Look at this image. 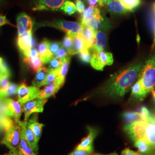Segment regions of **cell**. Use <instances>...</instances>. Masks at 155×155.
Segmentation results:
<instances>
[{"mask_svg":"<svg viewBox=\"0 0 155 155\" xmlns=\"http://www.w3.org/2000/svg\"><path fill=\"white\" fill-rule=\"evenodd\" d=\"M100 1L104 4V6H105L106 4L107 3V2L109 1V0H100Z\"/></svg>","mask_w":155,"mask_h":155,"instance_id":"816d5d0a","label":"cell"},{"mask_svg":"<svg viewBox=\"0 0 155 155\" xmlns=\"http://www.w3.org/2000/svg\"><path fill=\"white\" fill-rule=\"evenodd\" d=\"M138 78L146 97L155 89V53L143 64Z\"/></svg>","mask_w":155,"mask_h":155,"instance_id":"3957f363","label":"cell"},{"mask_svg":"<svg viewBox=\"0 0 155 155\" xmlns=\"http://www.w3.org/2000/svg\"><path fill=\"white\" fill-rule=\"evenodd\" d=\"M93 155H118L117 153H112L110 154H108V155H103V154H100V153H95Z\"/></svg>","mask_w":155,"mask_h":155,"instance_id":"f907efd6","label":"cell"},{"mask_svg":"<svg viewBox=\"0 0 155 155\" xmlns=\"http://www.w3.org/2000/svg\"><path fill=\"white\" fill-rule=\"evenodd\" d=\"M63 60L64 59H58V58H53L49 61V66L48 67V69L49 70V71H52V70L60 68Z\"/></svg>","mask_w":155,"mask_h":155,"instance_id":"74e56055","label":"cell"},{"mask_svg":"<svg viewBox=\"0 0 155 155\" xmlns=\"http://www.w3.org/2000/svg\"><path fill=\"white\" fill-rule=\"evenodd\" d=\"M61 47V44L59 42H58V41L50 42L49 50L53 55L58 50H59Z\"/></svg>","mask_w":155,"mask_h":155,"instance_id":"60d3db41","label":"cell"},{"mask_svg":"<svg viewBox=\"0 0 155 155\" xmlns=\"http://www.w3.org/2000/svg\"><path fill=\"white\" fill-rule=\"evenodd\" d=\"M154 36H153V43H152V47H151V50L153 51L155 49V22H154Z\"/></svg>","mask_w":155,"mask_h":155,"instance_id":"c3c4849f","label":"cell"},{"mask_svg":"<svg viewBox=\"0 0 155 155\" xmlns=\"http://www.w3.org/2000/svg\"><path fill=\"white\" fill-rule=\"evenodd\" d=\"M124 130L133 141L144 140L155 148V113L147 121L139 120L126 124Z\"/></svg>","mask_w":155,"mask_h":155,"instance_id":"7a4b0ae2","label":"cell"},{"mask_svg":"<svg viewBox=\"0 0 155 155\" xmlns=\"http://www.w3.org/2000/svg\"><path fill=\"white\" fill-rule=\"evenodd\" d=\"M79 54V58L80 61L84 63H89L91 61L92 55L90 52V50L85 48L82 50Z\"/></svg>","mask_w":155,"mask_h":155,"instance_id":"e575fe53","label":"cell"},{"mask_svg":"<svg viewBox=\"0 0 155 155\" xmlns=\"http://www.w3.org/2000/svg\"><path fill=\"white\" fill-rule=\"evenodd\" d=\"M49 70L45 67H42L39 70H38L35 75V77L32 82L33 86L38 87H40L42 86V84L45 81V79L47 74L49 72Z\"/></svg>","mask_w":155,"mask_h":155,"instance_id":"cb8c5ba5","label":"cell"},{"mask_svg":"<svg viewBox=\"0 0 155 155\" xmlns=\"http://www.w3.org/2000/svg\"><path fill=\"white\" fill-rule=\"evenodd\" d=\"M75 35L66 33V36L63 39L61 42L62 46L66 48L67 51L71 49L73 45V41H74V36Z\"/></svg>","mask_w":155,"mask_h":155,"instance_id":"d590c367","label":"cell"},{"mask_svg":"<svg viewBox=\"0 0 155 155\" xmlns=\"http://www.w3.org/2000/svg\"><path fill=\"white\" fill-rule=\"evenodd\" d=\"M45 88L42 90H40L36 99L43 100L47 99L50 97L55 95L61 88V87L56 82L50 83L45 86Z\"/></svg>","mask_w":155,"mask_h":155,"instance_id":"d6986e66","label":"cell"},{"mask_svg":"<svg viewBox=\"0 0 155 155\" xmlns=\"http://www.w3.org/2000/svg\"><path fill=\"white\" fill-rule=\"evenodd\" d=\"M90 6L94 7H103L104 4L100 1V0H84Z\"/></svg>","mask_w":155,"mask_h":155,"instance_id":"ee69618b","label":"cell"},{"mask_svg":"<svg viewBox=\"0 0 155 155\" xmlns=\"http://www.w3.org/2000/svg\"><path fill=\"white\" fill-rule=\"evenodd\" d=\"M24 61L28 64L30 69L34 72H36L39 70L43 67V64L40 56L32 59L24 58Z\"/></svg>","mask_w":155,"mask_h":155,"instance_id":"83f0119b","label":"cell"},{"mask_svg":"<svg viewBox=\"0 0 155 155\" xmlns=\"http://www.w3.org/2000/svg\"><path fill=\"white\" fill-rule=\"evenodd\" d=\"M3 155H22L19 149L18 150H10L8 153Z\"/></svg>","mask_w":155,"mask_h":155,"instance_id":"7dc6e473","label":"cell"},{"mask_svg":"<svg viewBox=\"0 0 155 155\" xmlns=\"http://www.w3.org/2000/svg\"><path fill=\"white\" fill-rule=\"evenodd\" d=\"M131 97L136 100L142 101L145 97L143 93L142 86L139 80L131 86Z\"/></svg>","mask_w":155,"mask_h":155,"instance_id":"484cf974","label":"cell"},{"mask_svg":"<svg viewBox=\"0 0 155 155\" xmlns=\"http://www.w3.org/2000/svg\"><path fill=\"white\" fill-rule=\"evenodd\" d=\"M59 70H60V68L50 71L48 74H47V77L45 78V81L43 82L41 86H44L47 84L54 82L56 80L57 78L58 77Z\"/></svg>","mask_w":155,"mask_h":155,"instance_id":"1f68e13d","label":"cell"},{"mask_svg":"<svg viewBox=\"0 0 155 155\" xmlns=\"http://www.w3.org/2000/svg\"><path fill=\"white\" fill-rule=\"evenodd\" d=\"M67 0H34L33 11H61V7Z\"/></svg>","mask_w":155,"mask_h":155,"instance_id":"9c48e42d","label":"cell"},{"mask_svg":"<svg viewBox=\"0 0 155 155\" xmlns=\"http://www.w3.org/2000/svg\"><path fill=\"white\" fill-rule=\"evenodd\" d=\"M93 150H75L68 155H91Z\"/></svg>","mask_w":155,"mask_h":155,"instance_id":"7bdbcfd3","label":"cell"},{"mask_svg":"<svg viewBox=\"0 0 155 155\" xmlns=\"http://www.w3.org/2000/svg\"><path fill=\"white\" fill-rule=\"evenodd\" d=\"M80 23L83 26L87 27L95 31L107 29L110 25L109 20H106L101 13L91 16L81 17Z\"/></svg>","mask_w":155,"mask_h":155,"instance_id":"52a82bcc","label":"cell"},{"mask_svg":"<svg viewBox=\"0 0 155 155\" xmlns=\"http://www.w3.org/2000/svg\"><path fill=\"white\" fill-rule=\"evenodd\" d=\"M149 154L150 155H155V148H153Z\"/></svg>","mask_w":155,"mask_h":155,"instance_id":"db71d44e","label":"cell"},{"mask_svg":"<svg viewBox=\"0 0 155 155\" xmlns=\"http://www.w3.org/2000/svg\"><path fill=\"white\" fill-rule=\"evenodd\" d=\"M138 111H139V113L140 114V116H141V118L142 121H147L149 120L152 114L150 113V110H148V109L147 107H145L144 106H141L140 108V109H139Z\"/></svg>","mask_w":155,"mask_h":155,"instance_id":"f35d334b","label":"cell"},{"mask_svg":"<svg viewBox=\"0 0 155 155\" xmlns=\"http://www.w3.org/2000/svg\"><path fill=\"white\" fill-rule=\"evenodd\" d=\"M18 85L14 83H9L7 89H6L5 91L2 95V99H5L9 97L13 96L17 93Z\"/></svg>","mask_w":155,"mask_h":155,"instance_id":"836d02e7","label":"cell"},{"mask_svg":"<svg viewBox=\"0 0 155 155\" xmlns=\"http://www.w3.org/2000/svg\"><path fill=\"white\" fill-rule=\"evenodd\" d=\"M40 27H51L58 29L66 33L72 35L82 34L83 30V25L80 22L68 21L66 20H56L54 21H45L38 23L36 25Z\"/></svg>","mask_w":155,"mask_h":155,"instance_id":"277c9868","label":"cell"},{"mask_svg":"<svg viewBox=\"0 0 155 155\" xmlns=\"http://www.w3.org/2000/svg\"><path fill=\"white\" fill-rule=\"evenodd\" d=\"M33 25V21L31 17L25 13H20L17 17L18 36L32 32Z\"/></svg>","mask_w":155,"mask_h":155,"instance_id":"7c38bea8","label":"cell"},{"mask_svg":"<svg viewBox=\"0 0 155 155\" xmlns=\"http://www.w3.org/2000/svg\"><path fill=\"white\" fill-rule=\"evenodd\" d=\"M10 25L13 27H15L9 21V20L6 18V17L2 15H0V27L4 25Z\"/></svg>","mask_w":155,"mask_h":155,"instance_id":"bcb514c9","label":"cell"},{"mask_svg":"<svg viewBox=\"0 0 155 155\" xmlns=\"http://www.w3.org/2000/svg\"><path fill=\"white\" fill-rule=\"evenodd\" d=\"M68 54L66 49L64 48L63 47H61L59 48V50H58L53 55V58H58V59H64L68 56Z\"/></svg>","mask_w":155,"mask_h":155,"instance_id":"ab89813d","label":"cell"},{"mask_svg":"<svg viewBox=\"0 0 155 155\" xmlns=\"http://www.w3.org/2000/svg\"><path fill=\"white\" fill-rule=\"evenodd\" d=\"M143 64L142 61L134 62L112 74L102 87V93L111 98L123 97L138 78Z\"/></svg>","mask_w":155,"mask_h":155,"instance_id":"6da1fadb","label":"cell"},{"mask_svg":"<svg viewBox=\"0 0 155 155\" xmlns=\"http://www.w3.org/2000/svg\"><path fill=\"white\" fill-rule=\"evenodd\" d=\"M0 75L11 77V70L5 59L0 57Z\"/></svg>","mask_w":155,"mask_h":155,"instance_id":"d6a6232c","label":"cell"},{"mask_svg":"<svg viewBox=\"0 0 155 155\" xmlns=\"http://www.w3.org/2000/svg\"><path fill=\"white\" fill-rule=\"evenodd\" d=\"M153 11L155 12V2H154L153 4Z\"/></svg>","mask_w":155,"mask_h":155,"instance_id":"11a10c76","label":"cell"},{"mask_svg":"<svg viewBox=\"0 0 155 155\" xmlns=\"http://www.w3.org/2000/svg\"><path fill=\"white\" fill-rule=\"evenodd\" d=\"M151 93H152V97L153 98V100L155 101V90H153L152 91H151Z\"/></svg>","mask_w":155,"mask_h":155,"instance_id":"681fc988","label":"cell"},{"mask_svg":"<svg viewBox=\"0 0 155 155\" xmlns=\"http://www.w3.org/2000/svg\"><path fill=\"white\" fill-rule=\"evenodd\" d=\"M113 62V56L110 52L105 51H94L90 64L94 69L102 71L106 66L111 65Z\"/></svg>","mask_w":155,"mask_h":155,"instance_id":"8992f818","label":"cell"},{"mask_svg":"<svg viewBox=\"0 0 155 155\" xmlns=\"http://www.w3.org/2000/svg\"><path fill=\"white\" fill-rule=\"evenodd\" d=\"M86 48L85 47L84 43L83 41L81 34L75 35L74 36L73 45L71 50L68 51V54L70 55H74L80 52L84 48Z\"/></svg>","mask_w":155,"mask_h":155,"instance_id":"7402d4cb","label":"cell"},{"mask_svg":"<svg viewBox=\"0 0 155 155\" xmlns=\"http://www.w3.org/2000/svg\"><path fill=\"white\" fill-rule=\"evenodd\" d=\"M50 41L47 39H43L38 46V51L39 56L43 61V63L45 64L49 63L52 59L53 55L49 50Z\"/></svg>","mask_w":155,"mask_h":155,"instance_id":"e0dca14e","label":"cell"},{"mask_svg":"<svg viewBox=\"0 0 155 155\" xmlns=\"http://www.w3.org/2000/svg\"><path fill=\"white\" fill-rule=\"evenodd\" d=\"M70 62V56H68L66 58L64 59L59 70L58 77L57 78L55 81L56 82L58 83L61 87L63 86L64 83L65 82L66 77L68 70Z\"/></svg>","mask_w":155,"mask_h":155,"instance_id":"44dd1931","label":"cell"},{"mask_svg":"<svg viewBox=\"0 0 155 155\" xmlns=\"http://www.w3.org/2000/svg\"><path fill=\"white\" fill-rule=\"evenodd\" d=\"M4 101L6 106V116L12 118L16 122L20 120L22 114V105L18 101L11 98H5Z\"/></svg>","mask_w":155,"mask_h":155,"instance_id":"8fae6325","label":"cell"},{"mask_svg":"<svg viewBox=\"0 0 155 155\" xmlns=\"http://www.w3.org/2000/svg\"><path fill=\"white\" fill-rule=\"evenodd\" d=\"M95 31L83 26V30L81 34L85 47L89 50L93 49L95 43Z\"/></svg>","mask_w":155,"mask_h":155,"instance_id":"ffe728a7","label":"cell"},{"mask_svg":"<svg viewBox=\"0 0 155 155\" xmlns=\"http://www.w3.org/2000/svg\"><path fill=\"white\" fill-rule=\"evenodd\" d=\"M134 145L138 149L139 153L143 155H148L153 149L148 143L142 140L135 141Z\"/></svg>","mask_w":155,"mask_h":155,"instance_id":"4316f807","label":"cell"},{"mask_svg":"<svg viewBox=\"0 0 155 155\" xmlns=\"http://www.w3.org/2000/svg\"><path fill=\"white\" fill-rule=\"evenodd\" d=\"M107 38L105 33L101 31L95 32V43L93 50L94 51H104L106 46Z\"/></svg>","mask_w":155,"mask_h":155,"instance_id":"603a6c76","label":"cell"},{"mask_svg":"<svg viewBox=\"0 0 155 155\" xmlns=\"http://www.w3.org/2000/svg\"><path fill=\"white\" fill-rule=\"evenodd\" d=\"M128 12H133L141 4L142 0H120Z\"/></svg>","mask_w":155,"mask_h":155,"instance_id":"f546056e","label":"cell"},{"mask_svg":"<svg viewBox=\"0 0 155 155\" xmlns=\"http://www.w3.org/2000/svg\"><path fill=\"white\" fill-rule=\"evenodd\" d=\"M17 43L21 53L24 57H26L28 55L29 50L36 45V41L33 38L32 33L30 32L18 36Z\"/></svg>","mask_w":155,"mask_h":155,"instance_id":"4fadbf2b","label":"cell"},{"mask_svg":"<svg viewBox=\"0 0 155 155\" xmlns=\"http://www.w3.org/2000/svg\"><path fill=\"white\" fill-rule=\"evenodd\" d=\"M101 11L98 7L90 6L84 9L83 13L81 15V17H88L94 16L97 14H100Z\"/></svg>","mask_w":155,"mask_h":155,"instance_id":"8d00e7d4","label":"cell"},{"mask_svg":"<svg viewBox=\"0 0 155 155\" xmlns=\"http://www.w3.org/2000/svg\"><path fill=\"white\" fill-rule=\"evenodd\" d=\"M39 87L36 86H28L25 82H22L18 87L17 97L18 101L23 105L29 101L37 98L39 93Z\"/></svg>","mask_w":155,"mask_h":155,"instance_id":"ba28073f","label":"cell"},{"mask_svg":"<svg viewBox=\"0 0 155 155\" xmlns=\"http://www.w3.org/2000/svg\"><path fill=\"white\" fill-rule=\"evenodd\" d=\"M121 155H143L139 152H134L129 148H126L124 150H122L121 152Z\"/></svg>","mask_w":155,"mask_h":155,"instance_id":"f6af8a7d","label":"cell"},{"mask_svg":"<svg viewBox=\"0 0 155 155\" xmlns=\"http://www.w3.org/2000/svg\"><path fill=\"white\" fill-rule=\"evenodd\" d=\"M25 136L26 140L29 145L33 149V150L38 154L39 150L38 143L36 142L35 136L33 134L32 130L27 127V125L25 129Z\"/></svg>","mask_w":155,"mask_h":155,"instance_id":"d4e9b609","label":"cell"},{"mask_svg":"<svg viewBox=\"0 0 155 155\" xmlns=\"http://www.w3.org/2000/svg\"><path fill=\"white\" fill-rule=\"evenodd\" d=\"M105 6L112 16H123L129 12L120 0H109L106 4Z\"/></svg>","mask_w":155,"mask_h":155,"instance_id":"2e32d148","label":"cell"},{"mask_svg":"<svg viewBox=\"0 0 155 155\" xmlns=\"http://www.w3.org/2000/svg\"><path fill=\"white\" fill-rule=\"evenodd\" d=\"M61 11L69 16L74 15L77 11L75 4L69 0H67L64 2L61 7Z\"/></svg>","mask_w":155,"mask_h":155,"instance_id":"4dcf8cb0","label":"cell"},{"mask_svg":"<svg viewBox=\"0 0 155 155\" xmlns=\"http://www.w3.org/2000/svg\"><path fill=\"white\" fill-rule=\"evenodd\" d=\"M5 134L1 143L5 145L10 150H18L21 133L20 124L16 121L5 130Z\"/></svg>","mask_w":155,"mask_h":155,"instance_id":"5b68a950","label":"cell"},{"mask_svg":"<svg viewBox=\"0 0 155 155\" xmlns=\"http://www.w3.org/2000/svg\"><path fill=\"white\" fill-rule=\"evenodd\" d=\"M75 5L76 6L77 11L81 15L86 9L84 2L83 0H75Z\"/></svg>","mask_w":155,"mask_h":155,"instance_id":"b9f144b4","label":"cell"},{"mask_svg":"<svg viewBox=\"0 0 155 155\" xmlns=\"http://www.w3.org/2000/svg\"><path fill=\"white\" fill-rule=\"evenodd\" d=\"M150 155V154H148V155Z\"/></svg>","mask_w":155,"mask_h":155,"instance_id":"9f6ffc18","label":"cell"},{"mask_svg":"<svg viewBox=\"0 0 155 155\" xmlns=\"http://www.w3.org/2000/svg\"><path fill=\"white\" fill-rule=\"evenodd\" d=\"M6 0H0V8L5 2Z\"/></svg>","mask_w":155,"mask_h":155,"instance_id":"f5cc1de1","label":"cell"},{"mask_svg":"<svg viewBox=\"0 0 155 155\" xmlns=\"http://www.w3.org/2000/svg\"><path fill=\"white\" fill-rule=\"evenodd\" d=\"M18 122L21 128V133L20 141L18 147V149L22 155H37V153L33 150V149L28 144L25 136V129L27 125V121H18Z\"/></svg>","mask_w":155,"mask_h":155,"instance_id":"9a60e30c","label":"cell"},{"mask_svg":"<svg viewBox=\"0 0 155 155\" xmlns=\"http://www.w3.org/2000/svg\"><path fill=\"white\" fill-rule=\"evenodd\" d=\"M27 127H29L35 136L36 142L38 143L42 134V129L45 125L38 122V116L35 114L28 119L27 121Z\"/></svg>","mask_w":155,"mask_h":155,"instance_id":"ac0fdd59","label":"cell"},{"mask_svg":"<svg viewBox=\"0 0 155 155\" xmlns=\"http://www.w3.org/2000/svg\"><path fill=\"white\" fill-rule=\"evenodd\" d=\"M122 118L127 124H130L136 121L141 120L139 111H125L122 114Z\"/></svg>","mask_w":155,"mask_h":155,"instance_id":"f1b7e54d","label":"cell"},{"mask_svg":"<svg viewBox=\"0 0 155 155\" xmlns=\"http://www.w3.org/2000/svg\"><path fill=\"white\" fill-rule=\"evenodd\" d=\"M47 101V99H35L23 104L22 111L24 113V121H28V119L33 113H42L44 110V106Z\"/></svg>","mask_w":155,"mask_h":155,"instance_id":"30bf717a","label":"cell"},{"mask_svg":"<svg viewBox=\"0 0 155 155\" xmlns=\"http://www.w3.org/2000/svg\"><path fill=\"white\" fill-rule=\"evenodd\" d=\"M88 135L82 139L80 144L78 145L75 150H93V141L98 135V130L94 127H87Z\"/></svg>","mask_w":155,"mask_h":155,"instance_id":"5bb4252c","label":"cell"}]
</instances>
